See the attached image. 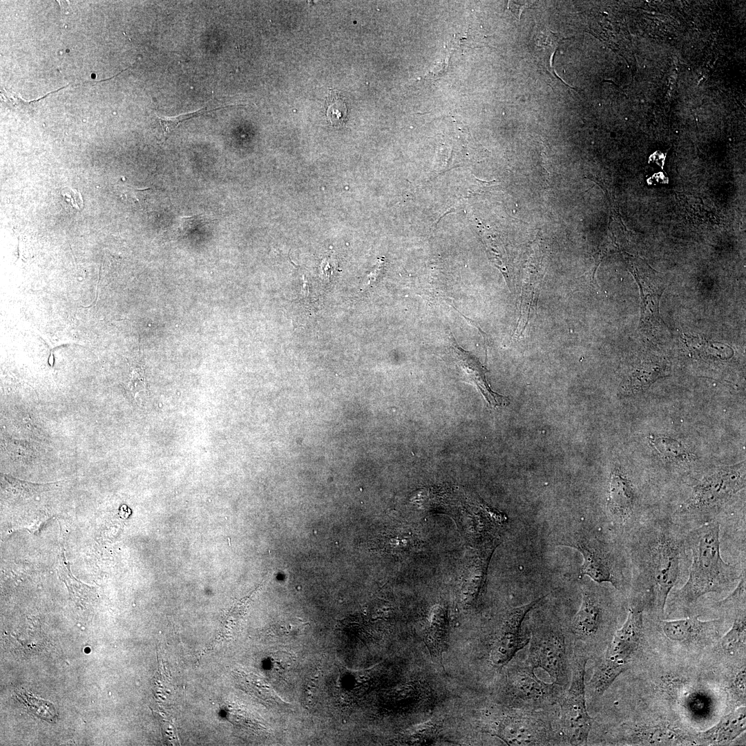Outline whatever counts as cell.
Segmentation results:
<instances>
[{
	"mask_svg": "<svg viewBox=\"0 0 746 746\" xmlns=\"http://www.w3.org/2000/svg\"><path fill=\"white\" fill-rule=\"evenodd\" d=\"M734 611L732 626L721 640L722 649L729 656H734L745 649V600L736 602L734 605Z\"/></svg>",
	"mask_w": 746,
	"mask_h": 746,
	"instance_id": "obj_18",
	"label": "cell"
},
{
	"mask_svg": "<svg viewBox=\"0 0 746 746\" xmlns=\"http://www.w3.org/2000/svg\"><path fill=\"white\" fill-rule=\"evenodd\" d=\"M744 464L720 468L696 479L689 493L661 511L686 531L718 522L720 542L739 545L745 542Z\"/></svg>",
	"mask_w": 746,
	"mask_h": 746,
	"instance_id": "obj_2",
	"label": "cell"
},
{
	"mask_svg": "<svg viewBox=\"0 0 746 746\" xmlns=\"http://www.w3.org/2000/svg\"><path fill=\"white\" fill-rule=\"evenodd\" d=\"M326 115L332 125L343 124L347 117V106L342 96L331 91L326 99Z\"/></svg>",
	"mask_w": 746,
	"mask_h": 746,
	"instance_id": "obj_24",
	"label": "cell"
},
{
	"mask_svg": "<svg viewBox=\"0 0 746 746\" xmlns=\"http://www.w3.org/2000/svg\"><path fill=\"white\" fill-rule=\"evenodd\" d=\"M699 617L697 614L678 620L658 619V623L666 637L679 642H693L709 636L722 624L721 619L702 621Z\"/></svg>",
	"mask_w": 746,
	"mask_h": 746,
	"instance_id": "obj_14",
	"label": "cell"
},
{
	"mask_svg": "<svg viewBox=\"0 0 746 746\" xmlns=\"http://www.w3.org/2000/svg\"><path fill=\"white\" fill-rule=\"evenodd\" d=\"M437 727L432 723H425L405 732L403 738L410 744H421L430 740L436 735Z\"/></svg>",
	"mask_w": 746,
	"mask_h": 746,
	"instance_id": "obj_25",
	"label": "cell"
},
{
	"mask_svg": "<svg viewBox=\"0 0 746 746\" xmlns=\"http://www.w3.org/2000/svg\"><path fill=\"white\" fill-rule=\"evenodd\" d=\"M580 607L568 627L575 642L593 644L615 623L617 607L610 591L594 581L582 584Z\"/></svg>",
	"mask_w": 746,
	"mask_h": 746,
	"instance_id": "obj_6",
	"label": "cell"
},
{
	"mask_svg": "<svg viewBox=\"0 0 746 746\" xmlns=\"http://www.w3.org/2000/svg\"><path fill=\"white\" fill-rule=\"evenodd\" d=\"M226 106H226V105L211 106V105L209 104V105L204 106V108H200V109H199L198 111H193V112H190V113H185V114H183V115H180L176 116V117H157V120L159 122V124H160V126L161 128L163 136L165 138H167L169 137V135L172 133V131H173L183 122H185L186 120H189V119L202 115H204L205 113H209V112H211V111H216V110H218V109H220L221 108H224V107H226Z\"/></svg>",
	"mask_w": 746,
	"mask_h": 746,
	"instance_id": "obj_23",
	"label": "cell"
},
{
	"mask_svg": "<svg viewBox=\"0 0 746 746\" xmlns=\"http://www.w3.org/2000/svg\"><path fill=\"white\" fill-rule=\"evenodd\" d=\"M644 613L640 606H630L626 621L615 632L604 657L599 662L620 674L627 669L644 636Z\"/></svg>",
	"mask_w": 746,
	"mask_h": 746,
	"instance_id": "obj_11",
	"label": "cell"
},
{
	"mask_svg": "<svg viewBox=\"0 0 746 746\" xmlns=\"http://www.w3.org/2000/svg\"><path fill=\"white\" fill-rule=\"evenodd\" d=\"M544 597H539L506 611L496 631L490 651V660L493 665L497 667L504 666L529 643L530 638L522 633V624L528 613Z\"/></svg>",
	"mask_w": 746,
	"mask_h": 746,
	"instance_id": "obj_10",
	"label": "cell"
},
{
	"mask_svg": "<svg viewBox=\"0 0 746 746\" xmlns=\"http://www.w3.org/2000/svg\"><path fill=\"white\" fill-rule=\"evenodd\" d=\"M687 541L691 555L688 578L669 595L672 606L682 609L694 606L708 593L733 590L746 571V563L724 560L718 522L688 530Z\"/></svg>",
	"mask_w": 746,
	"mask_h": 746,
	"instance_id": "obj_3",
	"label": "cell"
},
{
	"mask_svg": "<svg viewBox=\"0 0 746 746\" xmlns=\"http://www.w3.org/2000/svg\"><path fill=\"white\" fill-rule=\"evenodd\" d=\"M450 341V349L454 353L457 364L460 367L463 380L475 385L491 407L508 405L509 401L507 397L491 389L486 378L487 368L477 358L458 345L454 337L451 336Z\"/></svg>",
	"mask_w": 746,
	"mask_h": 746,
	"instance_id": "obj_12",
	"label": "cell"
},
{
	"mask_svg": "<svg viewBox=\"0 0 746 746\" xmlns=\"http://www.w3.org/2000/svg\"><path fill=\"white\" fill-rule=\"evenodd\" d=\"M745 665L740 667L732 678L729 686V694L732 702L735 703L745 704V685H746Z\"/></svg>",
	"mask_w": 746,
	"mask_h": 746,
	"instance_id": "obj_26",
	"label": "cell"
},
{
	"mask_svg": "<svg viewBox=\"0 0 746 746\" xmlns=\"http://www.w3.org/2000/svg\"><path fill=\"white\" fill-rule=\"evenodd\" d=\"M59 558L58 573L59 577L65 582L70 593L74 597L88 601L93 594V589L79 582L73 577L70 570L68 571V566L66 564L64 549L62 550Z\"/></svg>",
	"mask_w": 746,
	"mask_h": 746,
	"instance_id": "obj_22",
	"label": "cell"
},
{
	"mask_svg": "<svg viewBox=\"0 0 746 746\" xmlns=\"http://www.w3.org/2000/svg\"><path fill=\"white\" fill-rule=\"evenodd\" d=\"M447 640L448 624L445 611L441 607H435L432 611L424 636L425 645L435 662H442Z\"/></svg>",
	"mask_w": 746,
	"mask_h": 746,
	"instance_id": "obj_17",
	"label": "cell"
},
{
	"mask_svg": "<svg viewBox=\"0 0 746 746\" xmlns=\"http://www.w3.org/2000/svg\"><path fill=\"white\" fill-rule=\"evenodd\" d=\"M583 556L580 576L607 582L620 593L629 592L631 568L625 544L599 527L577 534L567 543Z\"/></svg>",
	"mask_w": 746,
	"mask_h": 746,
	"instance_id": "obj_4",
	"label": "cell"
},
{
	"mask_svg": "<svg viewBox=\"0 0 746 746\" xmlns=\"http://www.w3.org/2000/svg\"><path fill=\"white\" fill-rule=\"evenodd\" d=\"M545 710L516 709L497 720L494 734L509 745H551L555 731Z\"/></svg>",
	"mask_w": 746,
	"mask_h": 746,
	"instance_id": "obj_9",
	"label": "cell"
},
{
	"mask_svg": "<svg viewBox=\"0 0 746 746\" xmlns=\"http://www.w3.org/2000/svg\"><path fill=\"white\" fill-rule=\"evenodd\" d=\"M633 741L643 745H669L696 744L694 734L667 723L633 725L625 727Z\"/></svg>",
	"mask_w": 746,
	"mask_h": 746,
	"instance_id": "obj_13",
	"label": "cell"
},
{
	"mask_svg": "<svg viewBox=\"0 0 746 746\" xmlns=\"http://www.w3.org/2000/svg\"><path fill=\"white\" fill-rule=\"evenodd\" d=\"M526 662L548 673L552 682L566 689L571 680L565 633L553 625L532 629Z\"/></svg>",
	"mask_w": 746,
	"mask_h": 746,
	"instance_id": "obj_7",
	"label": "cell"
},
{
	"mask_svg": "<svg viewBox=\"0 0 746 746\" xmlns=\"http://www.w3.org/2000/svg\"><path fill=\"white\" fill-rule=\"evenodd\" d=\"M6 479L11 486L14 492L23 496H31L38 492L48 490L51 484H35L17 480L10 477H6Z\"/></svg>",
	"mask_w": 746,
	"mask_h": 746,
	"instance_id": "obj_27",
	"label": "cell"
},
{
	"mask_svg": "<svg viewBox=\"0 0 746 746\" xmlns=\"http://www.w3.org/2000/svg\"><path fill=\"white\" fill-rule=\"evenodd\" d=\"M746 729V709L741 706L723 716L709 729L695 734L697 744L723 745L731 742Z\"/></svg>",
	"mask_w": 746,
	"mask_h": 746,
	"instance_id": "obj_16",
	"label": "cell"
},
{
	"mask_svg": "<svg viewBox=\"0 0 746 746\" xmlns=\"http://www.w3.org/2000/svg\"><path fill=\"white\" fill-rule=\"evenodd\" d=\"M561 39L559 35L550 30L538 31L533 38L534 53L542 66L550 73L551 75L564 82L555 72L552 65L553 55L556 51Z\"/></svg>",
	"mask_w": 746,
	"mask_h": 746,
	"instance_id": "obj_20",
	"label": "cell"
},
{
	"mask_svg": "<svg viewBox=\"0 0 746 746\" xmlns=\"http://www.w3.org/2000/svg\"><path fill=\"white\" fill-rule=\"evenodd\" d=\"M588 657L582 649L575 650L571 661V680L558 703L560 709L559 735L571 745L587 743L593 724L586 704L585 667Z\"/></svg>",
	"mask_w": 746,
	"mask_h": 746,
	"instance_id": "obj_5",
	"label": "cell"
},
{
	"mask_svg": "<svg viewBox=\"0 0 746 746\" xmlns=\"http://www.w3.org/2000/svg\"><path fill=\"white\" fill-rule=\"evenodd\" d=\"M634 277L640 288L641 296V318L640 325L659 327L664 324L659 313L660 297L667 287L660 278L647 275L638 269L633 270Z\"/></svg>",
	"mask_w": 746,
	"mask_h": 746,
	"instance_id": "obj_15",
	"label": "cell"
},
{
	"mask_svg": "<svg viewBox=\"0 0 746 746\" xmlns=\"http://www.w3.org/2000/svg\"><path fill=\"white\" fill-rule=\"evenodd\" d=\"M687 533L660 511L629 537L625 546L631 568V605L658 619L664 615L672 589L689 573Z\"/></svg>",
	"mask_w": 746,
	"mask_h": 746,
	"instance_id": "obj_1",
	"label": "cell"
},
{
	"mask_svg": "<svg viewBox=\"0 0 746 746\" xmlns=\"http://www.w3.org/2000/svg\"><path fill=\"white\" fill-rule=\"evenodd\" d=\"M662 375L660 367L649 365L636 370L627 381L625 391L629 394H637L647 389L656 379Z\"/></svg>",
	"mask_w": 746,
	"mask_h": 746,
	"instance_id": "obj_21",
	"label": "cell"
},
{
	"mask_svg": "<svg viewBox=\"0 0 746 746\" xmlns=\"http://www.w3.org/2000/svg\"><path fill=\"white\" fill-rule=\"evenodd\" d=\"M565 689L539 679L527 662L513 667L507 673L504 691L508 702L515 709H546L558 703Z\"/></svg>",
	"mask_w": 746,
	"mask_h": 746,
	"instance_id": "obj_8",
	"label": "cell"
},
{
	"mask_svg": "<svg viewBox=\"0 0 746 746\" xmlns=\"http://www.w3.org/2000/svg\"><path fill=\"white\" fill-rule=\"evenodd\" d=\"M649 441L667 463L685 468L694 461V456L673 438L653 435L649 437Z\"/></svg>",
	"mask_w": 746,
	"mask_h": 746,
	"instance_id": "obj_19",
	"label": "cell"
}]
</instances>
